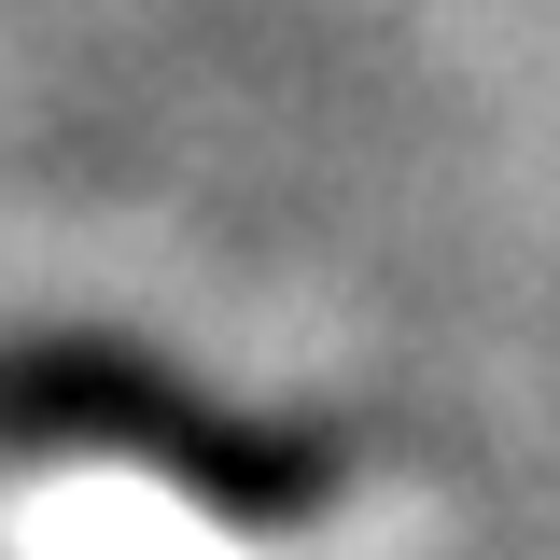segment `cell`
I'll return each mask as SVG.
<instances>
[{"instance_id": "obj_1", "label": "cell", "mask_w": 560, "mask_h": 560, "mask_svg": "<svg viewBox=\"0 0 560 560\" xmlns=\"http://www.w3.org/2000/svg\"><path fill=\"white\" fill-rule=\"evenodd\" d=\"M0 560H323V533H238L127 448H70L0 477Z\"/></svg>"}]
</instances>
